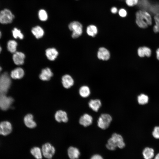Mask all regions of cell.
<instances>
[{
	"label": "cell",
	"instance_id": "1",
	"mask_svg": "<svg viewBox=\"0 0 159 159\" xmlns=\"http://www.w3.org/2000/svg\"><path fill=\"white\" fill-rule=\"evenodd\" d=\"M135 22L140 28L146 29L152 24V19L151 15L147 11L139 10L135 14Z\"/></svg>",
	"mask_w": 159,
	"mask_h": 159
},
{
	"label": "cell",
	"instance_id": "2",
	"mask_svg": "<svg viewBox=\"0 0 159 159\" xmlns=\"http://www.w3.org/2000/svg\"><path fill=\"white\" fill-rule=\"evenodd\" d=\"M11 80L8 73L5 72L0 76V93L6 94L11 84Z\"/></svg>",
	"mask_w": 159,
	"mask_h": 159
},
{
	"label": "cell",
	"instance_id": "3",
	"mask_svg": "<svg viewBox=\"0 0 159 159\" xmlns=\"http://www.w3.org/2000/svg\"><path fill=\"white\" fill-rule=\"evenodd\" d=\"M112 120V117L109 114L107 113L102 114L97 120V126L102 129H106L109 126Z\"/></svg>",
	"mask_w": 159,
	"mask_h": 159
},
{
	"label": "cell",
	"instance_id": "4",
	"mask_svg": "<svg viewBox=\"0 0 159 159\" xmlns=\"http://www.w3.org/2000/svg\"><path fill=\"white\" fill-rule=\"evenodd\" d=\"M69 30L72 31V37L73 38L78 37L82 33V26L77 21H73L71 22L68 25Z\"/></svg>",
	"mask_w": 159,
	"mask_h": 159
},
{
	"label": "cell",
	"instance_id": "5",
	"mask_svg": "<svg viewBox=\"0 0 159 159\" xmlns=\"http://www.w3.org/2000/svg\"><path fill=\"white\" fill-rule=\"evenodd\" d=\"M14 101V99L11 97L7 96L6 94L0 93V109L6 111L9 108Z\"/></svg>",
	"mask_w": 159,
	"mask_h": 159
},
{
	"label": "cell",
	"instance_id": "6",
	"mask_svg": "<svg viewBox=\"0 0 159 159\" xmlns=\"http://www.w3.org/2000/svg\"><path fill=\"white\" fill-rule=\"evenodd\" d=\"M14 16L9 9H5L0 11V23L3 24L11 23Z\"/></svg>",
	"mask_w": 159,
	"mask_h": 159
},
{
	"label": "cell",
	"instance_id": "7",
	"mask_svg": "<svg viewBox=\"0 0 159 159\" xmlns=\"http://www.w3.org/2000/svg\"><path fill=\"white\" fill-rule=\"evenodd\" d=\"M42 155L46 158L51 159L55 153L54 148L51 144L47 143L44 144L42 147Z\"/></svg>",
	"mask_w": 159,
	"mask_h": 159
},
{
	"label": "cell",
	"instance_id": "8",
	"mask_svg": "<svg viewBox=\"0 0 159 159\" xmlns=\"http://www.w3.org/2000/svg\"><path fill=\"white\" fill-rule=\"evenodd\" d=\"M12 126L11 123L7 121L0 123V134L4 136L8 135L11 132Z\"/></svg>",
	"mask_w": 159,
	"mask_h": 159
},
{
	"label": "cell",
	"instance_id": "9",
	"mask_svg": "<svg viewBox=\"0 0 159 159\" xmlns=\"http://www.w3.org/2000/svg\"><path fill=\"white\" fill-rule=\"evenodd\" d=\"M93 118L89 114L85 113L82 116L79 120L80 124L85 127L91 125L92 123Z\"/></svg>",
	"mask_w": 159,
	"mask_h": 159
},
{
	"label": "cell",
	"instance_id": "10",
	"mask_svg": "<svg viewBox=\"0 0 159 159\" xmlns=\"http://www.w3.org/2000/svg\"><path fill=\"white\" fill-rule=\"evenodd\" d=\"M25 55L21 52H16L13 55V60L14 63L17 65H21L24 62Z\"/></svg>",
	"mask_w": 159,
	"mask_h": 159
},
{
	"label": "cell",
	"instance_id": "11",
	"mask_svg": "<svg viewBox=\"0 0 159 159\" xmlns=\"http://www.w3.org/2000/svg\"><path fill=\"white\" fill-rule=\"evenodd\" d=\"M111 138L116 144L117 147L121 149L125 147V144L123 138L120 135L115 133L112 135Z\"/></svg>",
	"mask_w": 159,
	"mask_h": 159
},
{
	"label": "cell",
	"instance_id": "12",
	"mask_svg": "<svg viewBox=\"0 0 159 159\" xmlns=\"http://www.w3.org/2000/svg\"><path fill=\"white\" fill-rule=\"evenodd\" d=\"M98 58L103 60H107L110 58V54L109 51L104 47L99 48L97 54Z\"/></svg>",
	"mask_w": 159,
	"mask_h": 159
},
{
	"label": "cell",
	"instance_id": "13",
	"mask_svg": "<svg viewBox=\"0 0 159 159\" xmlns=\"http://www.w3.org/2000/svg\"><path fill=\"white\" fill-rule=\"evenodd\" d=\"M62 80L63 86L66 89L70 88L74 84L73 79L68 74L64 75L62 77Z\"/></svg>",
	"mask_w": 159,
	"mask_h": 159
},
{
	"label": "cell",
	"instance_id": "14",
	"mask_svg": "<svg viewBox=\"0 0 159 159\" xmlns=\"http://www.w3.org/2000/svg\"><path fill=\"white\" fill-rule=\"evenodd\" d=\"M53 74L51 69L49 68L43 69L39 76V78L43 81H48L52 76Z\"/></svg>",
	"mask_w": 159,
	"mask_h": 159
},
{
	"label": "cell",
	"instance_id": "15",
	"mask_svg": "<svg viewBox=\"0 0 159 159\" xmlns=\"http://www.w3.org/2000/svg\"><path fill=\"white\" fill-rule=\"evenodd\" d=\"M56 120L59 122H67L68 120L67 113L64 111L59 110L57 111L55 115Z\"/></svg>",
	"mask_w": 159,
	"mask_h": 159
},
{
	"label": "cell",
	"instance_id": "16",
	"mask_svg": "<svg viewBox=\"0 0 159 159\" xmlns=\"http://www.w3.org/2000/svg\"><path fill=\"white\" fill-rule=\"evenodd\" d=\"M24 120L25 125L28 128H33L36 126V123L34 120L33 116L31 114H29L25 115Z\"/></svg>",
	"mask_w": 159,
	"mask_h": 159
},
{
	"label": "cell",
	"instance_id": "17",
	"mask_svg": "<svg viewBox=\"0 0 159 159\" xmlns=\"http://www.w3.org/2000/svg\"><path fill=\"white\" fill-rule=\"evenodd\" d=\"M24 74V72L23 69L17 67L12 70L11 73V77L14 79H19L22 78Z\"/></svg>",
	"mask_w": 159,
	"mask_h": 159
},
{
	"label": "cell",
	"instance_id": "18",
	"mask_svg": "<svg viewBox=\"0 0 159 159\" xmlns=\"http://www.w3.org/2000/svg\"><path fill=\"white\" fill-rule=\"evenodd\" d=\"M58 54V52L54 48H49L46 50V55L48 59L50 61L54 60Z\"/></svg>",
	"mask_w": 159,
	"mask_h": 159
},
{
	"label": "cell",
	"instance_id": "19",
	"mask_svg": "<svg viewBox=\"0 0 159 159\" xmlns=\"http://www.w3.org/2000/svg\"><path fill=\"white\" fill-rule=\"evenodd\" d=\"M89 106L93 111L97 112L102 105L101 101L99 99H92L88 102Z\"/></svg>",
	"mask_w": 159,
	"mask_h": 159
},
{
	"label": "cell",
	"instance_id": "20",
	"mask_svg": "<svg viewBox=\"0 0 159 159\" xmlns=\"http://www.w3.org/2000/svg\"><path fill=\"white\" fill-rule=\"evenodd\" d=\"M67 152L68 156L70 159L78 158L80 154V151L77 148L72 146L68 148Z\"/></svg>",
	"mask_w": 159,
	"mask_h": 159
},
{
	"label": "cell",
	"instance_id": "21",
	"mask_svg": "<svg viewBox=\"0 0 159 159\" xmlns=\"http://www.w3.org/2000/svg\"><path fill=\"white\" fill-rule=\"evenodd\" d=\"M31 31L32 34L37 39H39L42 37L44 34L43 29L41 27L38 26L33 28Z\"/></svg>",
	"mask_w": 159,
	"mask_h": 159
},
{
	"label": "cell",
	"instance_id": "22",
	"mask_svg": "<svg viewBox=\"0 0 159 159\" xmlns=\"http://www.w3.org/2000/svg\"><path fill=\"white\" fill-rule=\"evenodd\" d=\"M143 154L145 159H151L154 156V150L151 148H146L143 150Z\"/></svg>",
	"mask_w": 159,
	"mask_h": 159
},
{
	"label": "cell",
	"instance_id": "23",
	"mask_svg": "<svg viewBox=\"0 0 159 159\" xmlns=\"http://www.w3.org/2000/svg\"><path fill=\"white\" fill-rule=\"evenodd\" d=\"M79 93L80 96L82 97L83 98L87 97L90 94V89L87 86H83L80 88Z\"/></svg>",
	"mask_w": 159,
	"mask_h": 159
},
{
	"label": "cell",
	"instance_id": "24",
	"mask_svg": "<svg viewBox=\"0 0 159 159\" xmlns=\"http://www.w3.org/2000/svg\"><path fill=\"white\" fill-rule=\"evenodd\" d=\"M31 154L36 159H42V150L39 147H34L30 150Z\"/></svg>",
	"mask_w": 159,
	"mask_h": 159
},
{
	"label": "cell",
	"instance_id": "25",
	"mask_svg": "<svg viewBox=\"0 0 159 159\" xmlns=\"http://www.w3.org/2000/svg\"><path fill=\"white\" fill-rule=\"evenodd\" d=\"M17 46V43L15 41L10 40L7 43V49L10 52L14 53L16 52Z\"/></svg>",
	"mask_w": 159,
	"mask_h": 159
},
{
	"label": "cell",
	"instance_id": "26",
	"mask_svg": "<svg viewBox=\"0 0 159 159\" xmlns=\"http://www.w3.org/2000/svg\"><path fill=\"white\" fill-rule=\"evenodd\" d=\"M86 32L88 35L94 37L97 33V29L95 26L91 25L87 27Z\"/></svg>",
	"mask_w": 159,
	"mask_h": 159
},
{
	"label": "cell",
	"instance_id": "27",
	"mask_svg": "<svg viewBox=\"0 0 159 159\" xmlns=\"http://www.w3.org/2000/svg\"><path fill=\"white\" fill-rule=\"evenodd\" d=\"M148 100V96L145 94H141L138 97V102L140 105H144L147 103Z\"/></svg>",
	"mask_w": 159,
	"mask_h": 159
},
{
	"label": "cell",
	"instance_id": "28",
	"mask_svg": "<svg viewBox=\"0 0 159 159\" xmlns=\"http://www.w3.org/2000/svg\"><path fill=\"white\" fill-rule=\"evenodd\" d=\"M13 37L15 39L19 38L22 39L24 38V35L20 30L14 28L12 31Z\"/></svg>",
	"mask_w": 159,
	"mask_h": 159
},
{
	"label": "cell",
	"instance_id": "29",
	"mask_svg": "<svg viewBox=\"0 0 159 159\" xmlns=\"http://www.w3.org/2000/svg\"><path fill=\"white\" fill-rule=\"evenodd\" d=\"M38 16L39 19L45 21L48 19V15L46 11L44 9H40L38 12Z\"/></svg>",
	"mask_w": 159,
	"mask_h": 159
},
{
	"label": "cell",
	"instance_id": "30",
	"mask_svg": "<svg viewBox=\"0 0 159 159\" xmlns=\"http://www.w3.org/2000/svg\"><path fill=\"white\" fill-rule=\"evenodd\" d=\"M107 148L110 150H114L117 146L113 141L111 138L109 139L107 141V143L106 145Z\"/></svg>",
	"mask_w": 159,
	"mask_h": 159
},
{
	"label": "cell",
	"instance_id": "31",
	"mask_svg": "<svg viewBox=\"0 0 159 159\" xmlns=\"http://www.w3.org/2000/svg\"><path fill=\"white\" fill-rule=\"evenodd\" d=\"M143 47L145 57H150L152 54L151 49L149 47L147 46H143Z\"/></svg>",
	"mask_w": 159,
	"mask_h": 159
},
{
	"label": "cell",
	"instance_id": "32",
	"mask_svg": "<svg viewBox=\"0 0 159 159\" xmlns=\"http://www.w3.org/2000/svg\"><path fill=\"white\" fill-rule=\"evenodd\" d=\"M125 2L128 6H133L138 4V0H125Z\"/></svg>",
	"mask_w": 159,
	"mask_h": 159
},
{
	"label": "cell",
	"instance_id": "33",
	"mask_svg": "<svg viewBox=\"0 0 159 159\" xmlns=\"http://www.w3.org/2000/svg\"><path fill=\"white\" fill-rule=\"evenodd\" d=\"M152 135L155 138L159 139V126L155 127L152 132Z\"/></svg>",
	"mask_w": 159,
	"mask_h": 159
},
{
	"label": "cell",
	"instance_id": "34",
	"mask_svg": "<svg viewBox=\"0 0 159 159\" xmlns=\"http://www.w3.org/2000/svg\"><path fill=\"white\" fill-rule=\"evenodd\" d=\"M137 54L140 57L143 58L145 57L143 47H140L138 48Z\"/></svg>",
	"mask_w": 159,
	"mask_h": 159
},
{
	"label": "cell",
	"instance_id": "35",
	"mask_svg": "<svg viewBox=\"0 0 159 159\" xmlns=\"http://www.w3.org/2000/svg\"><path fill=\"white\" fill-rule=\"evenodd\" d=\"M119 14L120 16L123 17L126 16L127 12L126 10L124 9H121L119 10Z\"/></svg>",
	"mask_w": 159,
	"mask_h": 159
},
{
	"label": "cell",
	"instance_id": "36",
	"mask_svg": "<svg viewBox=\"0 0 159 159\" xmlns=\"http://www.w3.org/2000/svg\"><path fill=\"white\" fill-rule=\"evenodd\" d=\"M154 19L155 21V24L159 27V14H155L154 16Z\"/></svg>",
	"mask_w": 159,
	"mask_h": 159
},
{
	"label": "cell",
	"instance_id": "37",
	"mask_svg": "<svg viewBox=\"0 0 159 159\" xmlns=\"http://www.w3.org/2000/svg\"><path fill=\"white\" fill-rule=\"evenodd\" d=\"M153 30L155 33H159V27L156 24L154 25L153 27Z\"/></svg>",
	"mask_w": 159,
	"mask_h": 159
},
{
	"label": "cell",
	"instance_id": "38",
	"mask_svg": "<svg viewBox=\"0 0 159 159\" xmlns=\"http://www.w3.org/2000/svg\"><path fill=\"white\" fill-rule=\"evenodd\" d=\"M91 159H103L102 157L100 155H93Z\"/></svg>",
	"mask_w": 159,
	"mask_h": 159
},
{
	"label": "cell",
	"instance_id": "39",
	"mask_svg": "<svg viewBox=\"0 0 159 159\" xmlns=\"http://www.w3.org/2000/svg\"><path fill=\"white\" fill-rule=\"evenodd\" d=\"M117 11V8L115 7H113L111 9V11L113 14L116 13Z\"/></svg>",
	"mask_w": 159,
	"mask_h": 159
},
{
	"label": "cell",
	"instance_id": "40",
	"mask_svg": "<svg viewBox=\"0 0 159 159\" xmlns=\"http://www.w3.org/2000/svg\"><path fill=\"white\" fill-rule=\"evenodd\" d=\"M156 54L157 59L159 61V48H158L156 50Z\"/></svg>",
	"mask_w": 159,
	"mask_h": 159
},
{
	"label": "cell",
	"instance_id": "41",
	"mask_svg": "<svg viewBox=\"0 0 159 159\" xmlns=\"http://www.w3.org/2000/svg\"><path fill=\"white\" fill-rule=\"evenodd\" d=\"M154 159H159V153H158L155 157Z\"/></svg>",
	"mask_w": 159,
	"mask_h": 159
},
{
	"label": "cell",
	"instance_id": "42",
	"mask_svg": "<svg viewBox=\"0 0 159 159\" xmlns=\"http://www.w3.org/2000/svg\"><path fill=\"white\" fill-rule=\"evenodd\" d=\"M1 50H2L1 47L0 45V53L1 52Z\"/></svg>",
	"mask_w": 159,
	"mask_h": 159
},
{
	"label": "cell",
	"instance_id": "43",
	"mask_svg": "<svg viewBox=\"0 0 159 159\" xmlns=\"http://www.w3.org/2000/svg\"><path fill=\"white\" fill-rule=\"evenodd\" d=\"M1 31H0V39L1 38Z\"/></svg>",
	"mask_w": 159,
	"mask_h": 159
},
{
	"label": "cell",
	"instance_id": "44",
	"mask_svg": "<svg viewBox=\"0 0 159 159\" xmlns=\"http://www.w3.org/2000/svg\"><path fill=\"white\" fill-rule=\"evenodd\" d=\"M1 70H2V68H1V67L0 66V72H1Z\"/></svg>",
	"mask_w": 159,
	"mask_h": 159
}]
</instances>
